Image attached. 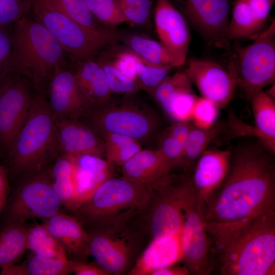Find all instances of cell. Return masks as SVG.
<instances>
[{
    "label": "cell",
    "instance_id": "1",
    "mask_svg": "<svg viewBox=\"0 0 275 275\" xmlns=\"http://www.w3.org/2000/svg\"><path fill=\"white\" fill-rule=\"evenodd\" d=\"M231 150L227 177L206 206V224L232 222L275 210V159L257 138L244 136Z\"/></svg>",
    "mask_w": 275,
    "mask_h": 275
},
{
    "label": "cell",
    "instance_id": "2",
    "mask_svg": "<svg viewBox=\"0 0 275 275\" xmlns=\"http://www.w3.org/2000/svg\"><path fill=\"white\" fill-rule=\"evenodd\" d=\"M219 275H274L275 210L239 221L206 224Z\"/></svg>",
    "mask_w": 275,
    "mask_h": 275
},
{
    "label": "cell",
    "instance_id": "3",
    "mask_svg": "<svg viewBox=\"0 0 275 275\" xmlns=\"http://www.w3.org/2000/svg\"><path fill=\"white\" fill-rule=\"evenodd\" d=\"M151 185L123 177L111 178L100 184L91 197L72 211L85 230H120L145 206Z\"/></svg>",
    "mask_w": 275,
    "mask_h": 275
},
{
    "label": "cell",
    "instance_id": "4",
    "mask_svg": "<svg viewBox=\"0 0 275 275\" xmlns=\"http://www.w3.org/2000/svg\"><path fill=\"white\" fill-rule=\"evenodd\" d=\"M12 50L8 72L30 79L39 90L54 71L65 67L67 54L49 31L25 15L12 27Z\"/></svg>",
    "mask_w": 275,
    "mask_h": 275
},
{
    "label": "cell",
    "instance_id": "5",
    "mask_svg": "<svg viewBox=\"0 0 275 275\" xmlns=\"http://www.w3.org/2000/svg\"><path fill=\"white\" fill-rule=\"evenodd\" d=\"M7 152L14 176L40 169L63 153L54 118L42 95L34 96L29 115Z\"/></svg>",
    "mask_w": 275,
    "mask_h": 275
},
{
    "label": "cell",
    "instance_id": "6",
    "mask_svg": "<svg viewBox=\"0 0 275 275\" xmlns=\"http://www.w3.org/2000/svg\"><path fill=\"white\" fill-rule=\"evenodd\" d=\"M132 95L111 97L106 103L91 108L80 121L101 137L109 132L131 137L141 143L147 142L157 133L161 121L153 109Z\"/></svg>",
    "mask_w": 275,
    "mask_h": 275
},
{
    "label": "cell",
    "instance_id": "7",
    "mask_svg": "<svg viewBox=\"0 0 275 275\" xmlns=\"http://www.w3.org/2000/svg\"><path fill=\"white\" fill-rule=\"evenodd\" d=\"M31 10L34 18L75 61L93 58L105 48L119 43L123 33L112 28H86L64 15L47 0H32Z\"/></svg>",
    "mask_w": 275,
    "mask_h": 275
},
{
    "label": "cell",
    "instance_id": "8",
    "mask_svg": "<svg viewBox=\"0 0 275 275\" xmlns=\"http://www.w3.org/2000/svg\"><path fill=\"white\" fill-rule=\"evenodd\" d=\"M191 174L170 173L151 185L148 199L138 215L150 240L182 229L183 207L193 185Z\"/></svg>",
    "mask_w": 275,
    "mask_h": 275
},
{
    "label": "cell",
    "instance_id": "9",
    "mask_svg": "<svg viewBox=\"0 0 275 275\" xmlns=\"http://www.w3.org/2000/svg\"><path fill=\"white\" fill-rule=\"evenodd\" d=\"M48 165L19 177L0 214L2 228L36 218L43 222L59 212L62 206L52 186Z\"/></svg>",
    "mask_w": 275,
    "mask_h": 275
},
{
    "label": "cell",
    "instance_id": "10",
    "mask_svg": "<svg viewBox=\"0 0 275 275\" xmlns=\"http://www.w3.org/2000/svg\"><path fill=\"white\" fill-rule=\"evenodd\" d=\"M228 68L234 74L237 87L248 101L257 92L274 84V19L253 43L234 46Z\"/></svg>",
    "mask_w": 275,
    "mask_h": 275
},
{
    "label": "cell",
    "instance_id": "11",
    "mask_svg": "<svg viewBox=\"0 0 275 275\" xmlns=\"http://www.w3.org/2000/svg\"><path fill=\"white\" fill-rule=\"evenodd\" d=\"M203 215L193 184L183 207L181 261L193 275L211 274L214 269L213 241L205 229Z\"/></svg>",
    "mask_w": 275,
    "mask_h": 275
},
{
    "label": "cell",
    "instance_id": "12",
    "mask_svg": "<svg viewBox=\"0 0 275 275\" xmlns=\"http://www.w3.org/2000/svg\"><path fill=\"white\" fill-rule=\"evenodd\" d=\"M209 46L230 51L228 28L232 0H170Z\"/></svg>",
    "mask_w": 275,
    "mask_h": 275
},
{
    "label": "cell",
    "instance_id": "13",
    "mask_svg": "<svg viewBox=\"0 0 275 275\" xmlns=\"http://www.w3.org/2000/svg\"><path fill=\"white\" fill-rule=\"evenodd\" d=\"M33 99L19 75L9 73L0 82V150L7 151L29 115Z\"/></svg>",
    "mask_w": 275,
    "mask_h": 275
},
{
    "label": "cell",
    "instance_id": "14",
    "mask_svg": "<svg viewBox=\"0 0 275 275\" xmlns=\"http://www.w3.org/2000/svg\"><path fill=\"white\" fill-rule=\"evenodd\" d=\"M90 255L98 266L110 274H121L129 267L134 245L139 235L127 227L120 230L92 229L87 231Z\"/></svg>",
    "mask_w": 275,
    "mask_h": 275
},
{
    "label": "cell",
    "instance_id": "15",
    "mask_svg": "<svg viewBox=\"0 0 275 275\" xmlns=\"http://www.w3.org/2000/svg\"><path fill=\"white\" fill-rule=\"evenodd\" d=\"M184 71L201 96L216 105L226 108L233 97L237 88L233 73L212 60L189 58L186 60Z\"/></svg>",
    "mask_w": 275,
    "mask_h": 275
},
{
    "label": "cell",
    "instance_id": "16",
    "mask_svg": "<svg viewBox=\"0 0 275 275\" xmlns=\"http://www.w3.org/2000/svg\"><path fill=\"white\" fill-rule=\"evenodd\" d=\"M153 21L160 42L172 57L175 67L185 64L191 37L189 24L170 0H155Z\"/></svg>",
    "mask_w": 275,
    "mask_h": 275
},
{
    "label": "cell",
    "instance_id": "17",
    "mask_svg": "<svg viewBox=\"0 0 275 275\" xmlns=\"http://www.w3.org/2000/svg\"><path fill=\"white\" fill-rule=\"evenodd\" d=\"M47 101L55 120L79 119L91 108L73 72L65 67L57 69L51 77Z\"/></svg>",
    "mask_w": 275,
    "mask_h": 275
},
{
    "label": "cell",
    "instance_id": "18",
    "mask_svg": "<svg viewBox=\"0 0 275 275\" xmlns=\"http://www.w3.org/2000/svg\"><path fill=\"white\" fill-rule=\"evenodd\" d=\"M231 155V150L207 149L195 164L191 180L204 211L227 177Z\"/></svg>",
    "mask_w": 275,
    "mask_h": 275
},
{
    "label": "cell",
    "instance_id": "19",
    "mask_svg": "<svg viewBox=\"0 0 275 275\" xmlns=\"http://www.w3.org/2000/svg\"><path fill=\"white\" fill-rule=\"evenodd\" d=\"M182 229L151 239L128 272L130 275H151L155 271L181 261Z\"/></svg>",
    "mask_w": 275,
    "mask_h": 275
},
{
    "label": "cell",
    "instance_id": "20",
    "mask_svg": "<svg viewBox=\"0 0 275 275\" xmlns=\"http://www.w3.org/2000/svg\"><path fill=\"white\" fill-rule=\"evenodd\" d=\"M42 222L61 245L67 260L86 261L90 255L89 237L75 217L59 212Z\"/></svg>",
    "mask_w": 275,
    "mask_h": 275
},
{
    "label": "cell",
    "instance_id": "21",
    "mask_svg": "<svg viewBox=\"0 0 275 275\" xmlns=\"http://www.w3.org/2000/svg\"><path fill=\"white\" fill-rule=\"evenodd\" d=\"M63 153L106 157L103 139L78 119L55 120Z\"/></svg>",
    "mask_w": 275,
    "mask_h": 275
},
{
    "label": "cell",
    "instance_id": "22",
    "mask_svg": "<svg viewBox=\"0 0 275 275\" xmlns=\"http://www.w3.org/2000/svg\"><path fill=\"white\" fill-rule=\"evenodd\" d=\"M173 167L161 152L141 150L122 166L123 177L150 186L171 173Z\"/></svg>",
    "mask_w": 275,
    "mask_h": 275
},
{
    "label": "cell",
    "instance_id": "23",
    "mask_svg": "<svg viewBox=\"0 0 275 275\" xmlns=\"http://www.w3.org/2000/svg\"><path fill=\"white\" fill-rule=\"evenodd\" d=\"M93 58L76 61L77 64L73 72L80 90L92 107L106 103L112 95L102 66Z\"/></svg>",
    "mask_w": 275,
    "mask_h": 275
},
{
    "label": "cell",
    "instance_id": "24",
    "mask_svg": "<svg viewBox=\"0 0 275 275\" xmlns=\"http://www.w3.org/2000/svg\"><path fill=\"white\" fill-rule=\"evenodd\" d=\"M254 116V127L262 143L272 153L275 152V100L263 90L249 100Z\"/></svg>",
    "mask_w": 275,
    "mask_h": 275
},
{
    "label": "cell",
    "instance_id": "25",
    "mask_svg": "<svg viewBox=\"0 0 275 275\" xmlns=\"http://www.w3.org/2000/svg\"><path fill=\"white\" fill-rule=\"evenodd\" d=\"M225 128L226 121L224 120L207 128L198 127L192 123L179 166L183 171H192L199 157L213 141L224 133Z\"/></svg>",
    "mask_w": 275,
    "mask_h": 275
},
{
    "label": "cell",
    "instance_id": "26",
    "mask_svg": "<svg viewBox=\"0 0 275 275\" xmlns=\"http://www.w3.org/2000/svg\"><path fill=\"white\" fill-rule=\"evenodd\" d=\"M31 225L26 223L7 226L0 232V268L7 269L22 258L26 248V237Z\"/></svg>",
    "mask_w": 275,
    "mask_h": 275
},
{
    "label": "cell",
    "instance_id": "27",
    "mask_svg": "<svg viewBox=\"0 0 275 275\" xmlns=\"http://www.w3.org/2000/svg\"><path fill=\"white\" fill-rule=\"evenodd\" d=\"M119 42L123 43L125 48L147 62L175 68L172 57L160 42L142 34L124 33Z\"/></svg>",
    "mask_w": 275,
    "mask_h": 275
},
{
    "label": "cell",
    "instance_id": "28",
    "mask_svg": "<svg viewBox=\"0 0 275 275\" xmlns=\"http://www.w3.org/2000/svg\"><path fill=\"white\" fill-rule=\"evenodd\" d=\"M72 273V261L40 257L31 253L23 262L2 270V275H67Z\"/></svg>",
    "mask_w": 275,
    "mask_h": 275
},
{
    "label": "cell",
    "instance_id": "29",
    "mask_svg": "<svg viewBox=\"0 0 275 275\" xmlns=\"http://www.w3.org/2000/svg\"><path fill=\"white\" fill-rule=\"evenodd\" d=\"M228 28V37L232 40L255 38L263 27L254 15L247 0H234Z\"/></svg>",
    "mask_w": 275,
    "mask_h": 275
},
{
    "label": "cell",
    "instance_id": "30",
    "mask_svg": "<svg viewBox=\"0 0 275 275\" xmlns=\"http://www.w3.org/2000/svg\"><path fill=\"white\" fill-rule=\"evenodd\" d=\"M26 248L38 256L67 260L61 245L42 223L31 225L26 237Z\"/></svg>",
    "mask_w": 275,
    "mask_h": 275
},
{
    "label": "cell",
    "instance_id": "31",
    "mask_svg": "<svg viewBox=\"0 0 275 275\" xmlns=\"http://www.w3.org/2000/svg\"><path fill=\"white\" fill-rule=\"evenodd\" d=\"M58 10L79 24L91 30L105 27L95 19L85 0H47Z\"/></svg>",
    "mask_w": 275,
    "mask_h": 275
},
{
    "label": "cell",
    "instance_id": "32",
    "mask_svg": "<svg viewBox=\"0 0 275 275\" xmlns=\"http://www.w3.org/2000/svg\"><path fill=\"white\" fill-rule=\"evenodd\" d=\"M198 97L193 89L182 91L172 96L161 108L175 122H191Z\"/></svg>",
    "mask_w": 275,
    "mask_h": 275
},
{
    "label": "cell",
    "instance_id": "33",
    "mask_svg": "<svg viewBox=\"0 0 275 275\" xmlns=\"http://www.w3.org/2000/svg\"><path fill=\"white\" fill-rule=\"evenodd\" d=\"M98 55L99 56L96 59L102 66L112 94L133 95L142 90L138 81L131 80L123 75L100 52Z\"/></svg>",
    "mask_w": 275,
    "mask_h": 275
},
{
    "label": "cell",
    "instance_id": "34",
    "mask_svg": "<svg viewBox=\"0 0 275 275\" xmlns=\"http://www.w3.org/2000/svg\"><path fill=\"white\" fill-rule=\"evenodd\" d=\"M91 13L102 26L114 29L126 22L117 0H85Z\"/></svg>",
    "mask_w": 275,
    "mask_h": 275
},
{
    "label": "cell",
    "instance_id": "35",
    "mask_svg": "<svg viewBox=\"0 0 275 275\" xmlns=\"http://www.w3.org/2000/svg\"><path fill=\"white\" fill-rule=\"evenodd\" d=\"M193 83L184 70L167 76L149 93L161 107L177 93L193 89Z\"/></svg>",
    "mask_w": 275,
    "mask_h": 275
},
{
    "label": "cell",
    "instance_id": "36",
    "mask_svg": "<svg viewBox=\"0 0 275 275\" xmlns=\"http://www.w3.org/2000/svg\"><path fill=\"white\" fill-rule=\"evenodd\" d=\"M71 156L74 163L90 174L98 186L112 178L114 165L106 159L91 154Z\"/></svg>",
    "mask_w": 275,
    "mask_h": 275
},
{
    "label": "cell",
    "instance_id": "37",
    "mask_svg": "<svg viewBox=\"0 0 275 275\" xmlns=\"http://www.w3.org/2000/svg\"><path fill=\"white\" fill-rule=\"evenodd\" d=\"M173 68L169 66L152 64L139 57L136 74L142 89L150 93L169 75Z\"/></svg>",
    "mask_w": 275,
    "mask_h": 275
},
{
    "label": "cell",
    "instance_id": "38",
    "mask_svg": "<svg viewBox=\"0 0 275 275\" xmlns=\"http://www.w3.org/2000/svg\"><path fill=\"white\" fill-rule=\"evenodd\" d=\"M32 0H0V27L13 25L31 10Z\"/></svg>",
    "mask_w": 275,
    "mask_h": 275
},
{
    "label": "cell",
    "instance_id": "39",
    "mask_svg": "<svg viewBox=\"0 0 275 275\" xmlns=\"http://www.w3.org/2000/svg\"><path fill=\"white\" fill-rule=\"evenodd\" d=\"M219 108L209 100L199 97L195 104L191 123L195 126L207 128L216 123Z\"/></svg>",
    "mask_w": 275,
    "mask_h": 275
},
{
    "label": "cell",
    "instance_id": "40",
    "mask_svg": "<svg viewBox=\"0 0 275 275\" xmlns=\"http://www.w3.org/2000/svg\"><path fill=\"white\" fill-rule=\"evenodd\" d=\"M112 55L109 59L103 56L123 75L131 80L138 81L136 64L139 57L126 48L119 50Z\"/></svg>",
    "mask_w": 275,
    "mask_h": 275
},
{
    "label": "cell",
    "instance_id": "41",
    "mask_svg": "<svg viewBox=\"0 0 275 275\" xmlns=\"http://www.w3.org/2000/svg\"><path fill=\"white\" fill-rule=\"evenodd\" d=\"M184 146L167 131L161 136L159 150L172 164L173 169L179 167L183 153Z\"/></svg>",
    "mask_w": 275,
    "mask_h": 275
},
{
    "label": "cell",
    "instance_id": "42",
    "mask_svg": "<svg viewBox=\"0 0 275 275\" xmlns=\"http://www.w3.org/2000/svg\"><path fill=\"white\" fill-rule=\"evenodd\" d=\"M12 25L0 27V82L9 74V65L12 50Z\"/></svg>",
    "mask_w": 275,
    "mask_h": 275
},
{
    "label": "cell",
    "instance_id": "43",
    "mask_svg": "<svg viewBox=\"0 0 275 275\" xmlns=\"http://www.w3.org/2000/svg\"><path fill=\"white\" fill-rule=\"evenodd\" d=\"M142 149L141 143L135 140L106 157V160L114 166H122Z\"/></svg>",
    "mask_w": 275,
    "mask_h": 275
},
{
    "label": "cell",
    "instance_id": "44",
    "mask_svg": "<svg viewBox=\"0 0 275 275\" xmlns=\"http://www.w3.org/2000/svg\"><path fill=\"white\" fill-rule=\"evenodd\" d=\"M101 137L104 140L105 144L106 157L116 152L125 145L136 140L128 136L109 132L105 133Z\"/></svg>",
    "mask_w": 275,
    "mask_h": 275
},
{
    "label": "cell",
    "instance_id": "45",
    "mask_svg": "<svg viewBox=\"0 0 275 275\" xmlns=\"http://www.w3.org/2000/svg\"><path fill=\"white\" fill-rule=\"evenodd\" d=\"M250 8L255 18L263 27L275 0H247Z\"/></svg>",
    "mask_w": 275,
    "mask_h": 275
},
{
    "label": "cell",
    "instance_id": "46",
    "mask_svg": "<svg viewBox=\"0 0 275 275\" xmlns=\"http://www.w3.org/2000/svg\"><path fill=\"white\" fill-rule=\"evenodd\" d=\"M191 125V122H177L170 126L167 131L184 146Z\"/></svg>",
    "mask_w": 275,
    "mask_h": 275
},
{
    "label": "cell",
    "instance_id": "47",
    "mask_svg": "<svg viewBox=\"0 0 275 275\" xmlns=\"http://www.w3.org/2000/svg\"><path fill=\"white\" fill-rule=\"evenodd\" d=\"M72 273L76 275H109L106 271L86 261H72Z\"/></svg>",
    "mask_w": 275,
    "mask_h": 275
},
{
    "label": "cell",
    "instance_id": "48",
    "mask_svg": "<svg viewBox=\"0 0 275 275\" xmlns=\"http://www.w3.org/2000/svg\"><path fill=\"white\" fill-rule=\"evenodd\" d=\"M10 193L8 172L0 162V214Z\"/></svg>",
    "mask_w": 275,
    "mask_h": 275
},
{
    "label": "cell",
    "instance_id": "49",
    "mask_svg": "<svg viewBox=\"0 0 275 275\" xmlns=\"http://www.w3.org/2000/svg\"><path fill=\"white\" fill-rule=\"evenodd\" d=\"M177 263L159 269L153 272L151 275H189L190 272L184 265Z\"/></svg>",
    "mask_w": 275,
    "mask_h": 275
},
{
    "label": "cell",
    "instance_id": "50",
    "mask_svg": "<svg viewBox=\"0 0 275 275\" xmlns=\"http://www.w3.org/2000/svg\"><path fill=\"white\" fill-rule=\"evenodd\" d=\"M0 274H1V271H0Z\"/></svg>",
    "mask_w": 275,
    "mask_h": 275
}]
</instances>
